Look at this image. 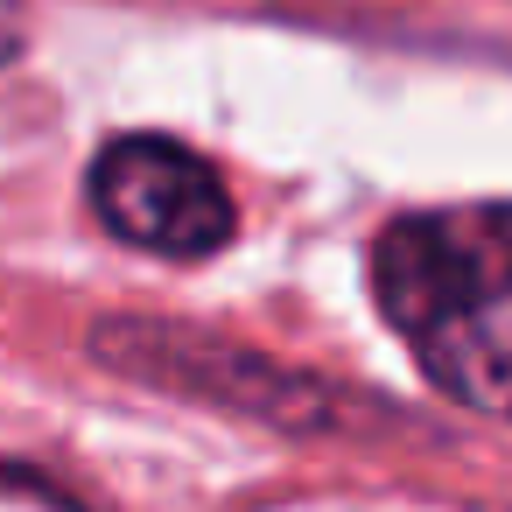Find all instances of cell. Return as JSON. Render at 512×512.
<instances>
[{
	"mask_svg": "<svg viewBox=\"0 0 512 512\" xmlns=\"http://www.w3.org/2000/svg\"><path fill=\"white\" fill-rule=\"evenodd\" d=\"M92 358L106 372H127L141 386H169V393H197V400H218L225 414H253V421H274V428H316L323 414V393L309 379H288L274 372L260 351L246 344H225L211 330H183V323H99L92 330Z\"/></svg>",
	"mask_w": 512,
	"mask_h": 512,
	"instance_id": "obj_3",
	"label": "cell"
},
{
	"mask_svg": "<svg viewBox=\"0 0 512 512\" xmlns=\"http://www.w3.org/2000/svg\"><path fill=\"white\" fill-rule=\"evenodd\" d=\"M372 302L442 400L512 428V197L386 218Z\"/></svg>",
	"mask_w": 512,
	"mask_h": 512,
	"instance_id": "obj_1",
	"label": "cell"
},
{
	"mask_svg": "<svg viewBox=\"0 0 512 512\" xmlns=\"http://www.w3.org/2000/svg\"><path fill=\"white\" fill-rule=\"evenodd\" d=\"M29 50V22H22V0H0V71Z\"/></svg>",
	"mask_w": 512,
	"mask_h": 512,
	"instance_id": "obj_4",
	"label": "cell"
},
{
	"mask_svg": "<svg viewBox=\"0 0 512 512\" xmlns=\"http://www.w3.org/2000/svg\"><path fill=\"white\" fill-rule=\"evenodd\" d=\"M92 218L155 260H211L239 232V204L218 183V169L183 148L176 134H120L92 155L85 176Z\"/></svg>",
	"mask_w": 512,
	"mask_h": 512,
	"instance_id": "obj_2",
	"label": "cell"
}]
</instances>
